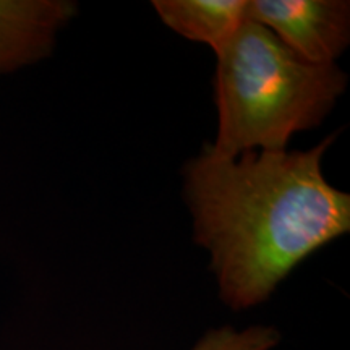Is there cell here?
Instances as JSON below:
<instances>
[{
  "label": "cell",
  "instance_id": "obj_6",
  "mask_svg": "<svg viewBox=\"0 0 350 350\" xmlns=\"http://www.w3.org/2000/svg\"><path fill=\"white\" fill-rule=\"evenodd\" d=\"M282 334L275 326L253 325L243 329L224 325L211 327L190 350H274Z\"/></svg>",
  "mask_w": 350,
  "mask_h": 350
},
{
  "label": "cell",
  "instance_id": "obj_2",
  "mask_svg": "<svg viewBox=\"0 0 350 350\" xmlns=\"http://www.w3.org/2000/svg\"><path fill=\"white\" fill-rule=\"evenodd\" d=\"M217 156L284 151L295 133L317 129L347 88L338 64L305 62L265 26L247 20L216 54Z\"/></svg>",
  "mask_w": 350,
  "mask_h": 350
},
{
  "label": "cell",
  "instance_id": "obj_4",
  "mask_svg": "<svg viewBox=\"0 0 350 350\" xmlns=\"http://www.w3.org/2000/svg\"><path fill=\"white\" fill-rule=\"evenodd\" d=\"M77 13L73 0H0V77L51 57Z\"/></svg>",
  "mask_w": 350,
  "mask_h": 350
},
{
  "label": "cell",
  "instance_id": "obj_3",
  "mask_svg": "<svg viewBox=\"0 0 350 350\" xmlns=\"http://www.w3.org/2000/svg\"><path fill=\"white\" fill-rule=\"evenodd\" d=\"M247 18L314 65H331L350 44L347 0H247Z\"/></svg>",
  "mask_w": 350,
  "mask_h": 350
},
{
  "label": "cell",
  "instance_id": "obj_5",
  "mask_svg": "<svg viewBox=\"0 0 350 350\" xmlns=\"http://www.w3.org/2000/svg\"><path fill=\"white\" fill-rule=\"evenodd\" d=\"M163 23L182 38L206 44L214 54L234 39L247 21V0H154Z\"/></svg>",
  "mask_w": 350,
  "mask_h": 350
},
{
  "label": "cell",
  "instance_id": "obj_1",
  "mask_svg": "<svg viewBox=\"0 0 350 350\" xmlns=\"http://www.w3.org/2000/svg\"><path fill=\"white\" fill-rule=\"evenodd\" d=\"M336 137L310 150L232 159L204 143L183 165L193 239L209 253L219 299L232 312L268 301L300 262L350 230V195L323 172Z\"/></svg>",
  "mask_w": 350,
  "mask_h": 350
}]
</instances>
